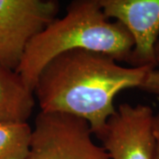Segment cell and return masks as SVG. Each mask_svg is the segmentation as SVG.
I'll use <instances>...</instances> for the list:
<instances>
[{
    "label": "cell",
    "mask_w": 159,
    "mask_h": 159,
    "mask_svg": "<svg viewBox=\"0 0 159 159\" xmlns=\"http://www.w3.org/2000/svg\"><path fill=\"white\" fill-rule=\"evenodd\" d=\"M151 69L124 67L102 52L73 50L52 58L41 71L34 97L41 111L79 117L97 135L116 111V96L140 89Z\"/></svg>",
    "instance_id": "1"
},
{
    "label": "cell",
    "mask_w": 159,
    "mask_h": 159,
    "mask_svg": "<svg viewBox=\"0 0 159 159\" xmlns=\"http://www.w3.org/2000/svg\"><path fill=\"white\" fill-rule=\"evenodd\" d=\"M134 40L121 23L111 22L99 0H75L64 17L55 19L29 41L15 69L34 91L41 71L52 58L73 50L97 51L128 61Z\"/></svg>",
    "instance_id": "2"
},
{
    "label": "cell",
    "mask_w": 159,
    "mask_h": 159,
    "mask_svg": "<svg viewBox=\"0 0 159 159\" xmlns=\"http://www.w3.org/2000/svg\"><path fill=\"white\" fill-rule=\"evenodd\" d=\"M92 135L90 125L83 119L40 111L25 159H111Z\"/></svg>",
    "instance_id": "3"
},
{
    "label": "cell",
    "mask_w": 159,
    "mask_h": 159,
    "mask_svg": "<svg viewBox=\"0 0 159 159\" xmlns=\"http://www.w3.org/2000/svg\"><path fill=\"white\" fill-rule=\"evenodd\" d=\"M155 117L148 105L121 103L96 136L111 159H154Z\"/></svg>",
    "instance_id": "4"
},
{
    "label": "cell",
    "mask_w": 159,
    "mask_h": 159,
    "mask_svg": "<svg viewBox=\"0 0 159 159\" xmlns=\"http://www.w3.org/2000/svg\"><path fill=\"white\" fill-rule=\"evenodd\" d=\"M55 0H0V64L17 68L29 41L53 21Z\"/></svg>",
    "instance_id": "5"
},
{
    "label": "cell",
    "mask_w": 159,
    "mask_h": 159,
    "mask_svg": "<svg viewBox=\"0 0 159 159\" xmlns=\"http://www.w3.org/2000/svg\"><path fill=\"white\" fill-rule=\"evenodd\" d=\"M107 19L121 23L134 40L131 67L157 68L155 47L159 38V0H99Z\"/></svg>",
    "instance_id": "6"
},
{
    "label": "cell",
    "mask_w": 159,
    "mask_h": 159,
    "mask_svg": "<svg viewBox=\"0 0 159 159\" xmlns=\"http://www.w3.org/2000/svg\"><path fill=\"white\" fill-rule=\"evenodd\" d=\"M35 97L16 70L0 64V124L27 123Z\"/></svg>",
    "instance_id": "7"
},
{
    "label": "cell",
    "mask_w": 159,
    "mask_h": 159,
    "mask_svg": "<svg viewBox=\"0 0 159 159\" xmlns=\"http://www.w3.org/2000/svg\"><path fill=\"white\" fill-rule=\"evenodd\" d=\"M32 128L28 123L0 124V159H25Z\"/></svg>",
    "instance_id": "8"
},
{
    "label": "cell",
    "mask_w": 159,
    "mask_h": 159,
    "mask_svg": "<svg viewBox=\"0 0 159 159\" xmlns=\"http://www.w3.org/2000/svg\"><path fill=\"white\" fill-rule=\"evenodd\" d=\"M140 89L159 96V69H151L147 74Z\"/></svg>",
    "instance_id": "9"
},
{
    "label": "cell",
    "mask_w": 159,
    "mask_h": 159,
    "mask_svg": "<svg viewBox=\"0 0 159 159\" xmlns=\"http://www.w3.org/2000/svg\"><path fill=\"white\" fill-rule=\"evenodd\" d=\"M155 134L157 140V147H156V153L154 159H159V111L157 114H156V118H155Z\"/></svg>",
    "instance_id": "10"
},
{
    "label": "cell",
    "mask_w": 159,
    "mask_h": 159,
    "mask_svg": "<svg viewBox=\"0 0 159 159\" xmlns=\"http://www.w3.org/2000/svg\"><path fill=\"white\" fill-rule=\"evenodd\" d=\"M155 56H156V62H157V67L158 66L159 69V38L156 43L155 47Z\"/></svg>",
    "instance_id": "11"
}]
</instances>
